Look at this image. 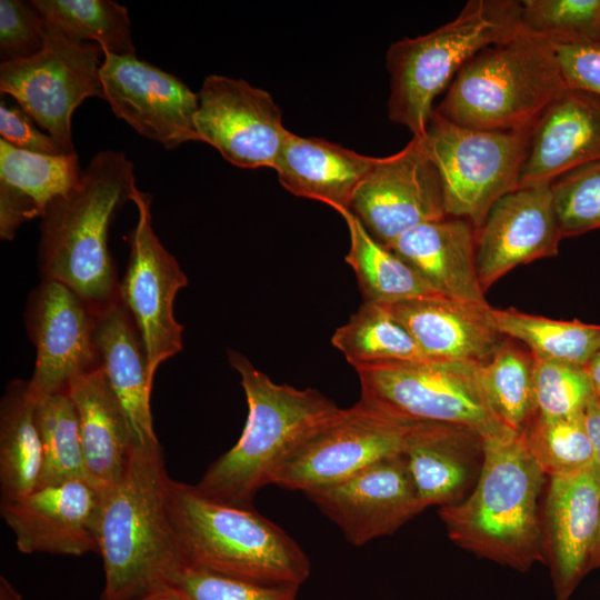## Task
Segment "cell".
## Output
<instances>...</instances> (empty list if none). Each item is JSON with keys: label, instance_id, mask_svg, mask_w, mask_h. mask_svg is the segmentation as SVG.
I'll list each match as a JSON object with an SVG mask.
<instances>
[{"label": "cell", "instance_id": "6da1fadb", "mask_svg": "<svg viewBox=\"0 0 600 600\" xmlns=\"http://www.w3.org/2000/svg\"><path fill=\"white\" fill-rule=\"evenodd\" d=\"M162 449L134 447L120 478L101 490V600H138L171 587L184 562L172 527Z\"/></svg>", "mask_w": 600, "mask_h": 600}, {"label": "cell", "instance_id": "7a4b0ae2", "mask_svg": "<svg viewBox=\"0 0 600 600\" xmlns=\"http://www.w3.org/2000/svg\"><path fill=\"white\" fill-rule=\"evenodd\" d=\"M137 189L133 164L123 152L93 156L78 186L53 200L41 217L43 279L63 283L93 310L119 299L108 232L116 212Z\"/></svg>", "mask_w": 600, "mask_h": 600}, {"label": "cell", "instance_id": "3957f363", "mask_svg": "<svg viewBox=\"0 0 600 600\" xmlns=\"http://www.w3.org/2000/svg\"><path fill=\"white\" fill-rule=\"evenodd\" d=\"M227 354L240 374L248 417L237 443L208 467L194 487L214 502L254 509L257 493L271 484L290 449L340 408L316 389L273 382L236 350Z\"/></svg>", "mask_w": 600, "mask_h": 600}, {"label": "cell", "instance_id": "277c9868", "mask_svg": "<svg viewBox=\"0 0 600 600\" xmlns=\"http://www.w3.org/2000/svg\"><path fill=\"white\" fill-rule=\"evenodd\" d=\"M543 477L519 434L484 441L472 493L439 507L449 538L480 558L519 571L544 561L538 516Z\"/></svg>", "mask_w": 600, "mask_h": 600}, {"label": "cell", "instance_id": "5b68a950", "mask_svg": "<svg viewBox=\"0 0 600 600\" xmlns=\"http://www.w3.org/2000/svg\"><path fill=\"white\" fill-rule=\"evenodd\" d=\"M168 507L184 567L266 586L299 587L310 574L299 544L254 509L214 502L171 478Z\"/></svg>", "mask_w": 600, "mask_h": 600}, {"label": "cell", "instance_id": "8992f818", "mask_svg": "<svg viewBox=\"0 0 600 600\" xmlns=\"http://www.w3.org/2000/svg\"><path fill=\"white\" fill-rule=\"evenodd\" d=\"M564 89L553 47L522 29L474 54L434 110L466 128L524 130Z\"/></svg>", "mask_w": 600, "mask_h": 600}, {"label": "cell", "instance_id": "52a82bcc", "mask_svg": "<svg viewBox=\"0 0 600 600\" xmlns=\"http://www.w3.org/2000/svg\"><path fill=\"white\" fill-rule=\"evenodd\" d=\"M521 30V1L470 0L452 21L393 42L387 51L389 119L413 137H422L434 99L459 70L482 49L506 42Z\"/></svg>", "mask_w": 600, "mask_h": 600}, {"label": "cell", "instance_id": "ba28073f", "mask_svg": "<svg viewBox=\"0 0 600 600\" xmlns=\"http://www.w3.org/2000/svg\"><path fill=\"white\" fill-rule=\"evenodd\" d=\"M363 402L408 423L460 426L482 440L517 437L490 404L479 379V364L424 359L354 368Z\"/></svg>", "mask_w": 600, "mask_h": 600}, {"label": "cell", "instance_id": "9c48e42d", "mask_svg": "<svg viewBox=\"0 0 600 600\" xmlns=\"http://www.w3.org/2000/svg\"><path fill=\"white\" fill-rule=\"evenodd\" d=\"M531 129L477 130L433 110L419 138L439 172L448 217L466 219L478 230L492 206L519 188Z\"/></svg>", "mask_w": 600, "mask_h": 600}, {"label": "cell", "instance_id": "30bf717a", "mask_svg": "<svg viewBox=\"0 0 600 600\" xmlns=\"http://www.w3.org/2000/svg\"><path fill=\"white\" fill-rule=\"evenodd\" d=\"M44 26L41 51L27 59L1 62L0 91L14 98L36 124L68 152L76 153L71 118L87 98L103 99V50L99 44L71 40Z\"/></svg>", "mask_w": 600, "mask_h": 600}, {"label": "cell", "instance_id": "8fae6325", "mask_svg": "<svg viewBox=\"0 0 600 600\" xmlns=\"http://www.w3.org/2000/svg\"><path fill=\"white\" fill-rule=\"evenodd\" d=\"M411 424L362 400L340 408L290 449L271 483L306 493L340 482L377 461L401 454Z\"/></svg>", "mask_w": 600, "mask_h": 600}, {"label": "cell", "instance_id": "7c38bea8", "mask_svg": "<svg viewBox=\"0 0 600 600\" xmlns=\"http://www.w3.org/2000/svg\"><path fill=\"white\" fill-rule=\"evenodd\" d=\"M131 201L138 221L130 236V257L119 283V299L133 320L153 382L159 366L183 348V326L174 318L173 303L188 278L153 231L151 196L137 189Z\"/></svg>", "mask_w": 600, "mask_h": 600}, {"label": "cell", "instance_id": "4fadbf2b", "mask_svg": "<svg viewBox=\"0 0 600 600\" xmlns=\"http://www.w3.org/2000/svg\"><path fill=\"white\" fill-rule=\"evenodd\" d=\"M194 124L199 141L243 169H273L289 131L269 92L218 74L202 82Z\"/></svg>", "mask_w": 600, "mask_h": 600}, {"label": "cell", "instance_id": "5bb4252c", "mask_svg": "<svg viewBox=\"0 0 600 600\" xmlns=\"http://www.w3.org/2000/svg\"><path fill=\"white\" fill-rule=\"evenodd\" d=\"M350 211L388 247L406 231L448 217L439 172L419 137L379 158L359 186Z\"/></svg>", "mask_w": 600, "mask_h": 600}, {"label": "cell", "instance_id": "9a60e30c", "mask_svg": "<svg viewBox=\"0 0 600 600\" xmlns=\"http://www.w3.org/2000/svg\"><path fill=\"white\" fill-rule=\"evenodd\" d=\"M103 100L142 137L166 149L199 141L194 119L198 93L174 74L136 54L103 51L100 67Z\"/></svg>", "mask_w": 600, "mask_h": 600}, {"label": "cell", "instance_id": "2e32d148", "mask_svg": "<svg viewBox=\"0 0 600 600\" xmlns=\"http://www.w3.org/2000/svg\"><path fill=\"white\" fill-rule=\"evenodd\" d=\"M27 324L37 349L28 381L36 399L67 392L74 378L99 367L94 310L63 283L43 279L32 291Z\"/></svg>", "mask_w": 600, "mask_h": 600}, {"label": "cell", "instance_id": "e0dca14e", "mask_svg": "<svg viewBox=\"0 0 600 600\" xmlns=\"http://www.w3.org/2000/svg\"><path fill=\"white\" fill-rule=\"evenodd\" d=\"M304 494L358 547L396 532L426 509L402 453Z\"/></svg>", "mask_w": 600, "mask_h": 600}, {"label": "cell", "instance_id": "ac0fdd59", "mask_svg": "<svg viewBox=\"0 0 600 600\" xmlns=\"http://www.w3.org/2000/svg\"><path fill=\"white\" fill-rule=\"evenodd\" d=\"M101 490L88 480L41 486L26 497L1 502V517L22 553H99Z\"/></svg>", "mask_w": 600, "mask_h": 600}, {"label": "cell", "instance_id": "d6986e66", "mask_svg": "<svg viewBox=\"0 0 600 600\" xmlns=\"http://www.w3.org/2000/svg\"><path fill=\"white\" fill-rule=\"evenodd\" d=\"M561 240L550 184L518 188L500 198L477 230L483 292L518 266L556 257Z\"/></svg>", "mask_w": 600, "mask_h": 600}, {"label": "cell", "instance_id": "ffe728a7", "mask_svg": "<svg viewBox=\"0 0 600 600\" xmlns=\"http://www.w3.org/2000/svg\"><path fill=\"white\" fill-rule=\"evenodd\" d=\"M543 549L557 600H569L592 569L600 521V470L596 464L550 478Z\"/></svg>", "mask_w": 600, "mask_h": 600}, {"label": "cell", "instance_id": "44dd1931", "mask_svg": "<svg viewBox=\"0 0 600 600\" xmlns=\"http://www.w3.org/2000/svg\"><path fill=\"white\" fill-rule=\"evenodd\" d=\"M600 160V97L566 88L534 122L519 188L551 184Z\"/></svg>", "mask_w": 600, "mask_h": 600}, {"label": "cell", "instance_id": "7402d4cb", "mask_svg": "<svg viewBox=\"0 0 600 600\" xmlns=\"http://www.w3.org/2000/svg\"><path fill=\"white\" fill-rule=\"evenodd\" d=\"M383 306L428 359L481 364L507 338L497 329L490 304L436 297Z\"/></svg>", "mask_w": 600, "mask_h": 600}, {"label": "cell", "instance_id": "603a6c76", "mask_svg": "<svg viewBox=\"0 0 600 600\" xmlns=\"http://www.w3.org/2000/svg\"><path fill=\"white\" fill-rule=\"evenodd\" d=\"M477 230L466 219L447 217L417 226L390 246L437 293L489 306L476 259Z\"/></svg>", "mask_w": 600, "mask_h": 600}, {"label": "cell", "instance_id": "cb8c5ba5", "mask_svg": "<svg viewBox=\"0 0 600 600\" xmlns=\"http://www.w3.org/2000/svg\"><path fill=\"white\" fill-rule=\"evenodd\" d=\"M94 343L133 447L158 443L150 411L153 382L133 320L120 299L94 310Z\"/></svg>", "mask_w": 600, "mask_h": 600}, {"label": "cell", "instance_id": "d4e9b609", "mask_svg": "<svg viewBox=\"0 0 600 600\" xmlns=\"http://www.w3.org/2000/svg\"><path fill=\"white\" fill-rule=\"evenodd\" d=\"M378 159L289 130L273 169L289 192L323 202L340 212L350 210L359 186Z\"/></svg>", "mask_w": 600, "mask_h": 600}, {"label": "cell", "instance_id": "484cf974", "mask_svg": "<svg viewBox=\"0 0 600 600\" xmlns=\"http://www.w3.org/2000/svg\"><path fill=\"white\" fill-rule=\"evenodd\" d=\"M483 440L454 424L412 423L402 456L424 508L458 502Z\"/></svg>", "mask_w": 600, "mask_h": 600}, {"label": "cell", "instance_id": "4316f807", "mask_svg": "<svg viewBox=\"0 0 600 600\" xmlns=\"http://www.w3.org/2000/svg\"><path fill=\"white\" fill-rule=\"evenodd\" d=\"M77 153L47 156L0 139V237L11 240L23 222L42 217L48 206L80 182Z\"/></svg>", "mask_w": 600, "mask_h": 600}, {"label": "cell", "instance_id": "83f0119b", "mask_svg": "<svg viewBox=\"0 0 600 600\" xmlns=\"http://www.w3.org/2000/svg\"><path fill=\"white\" fill-rule=\"evenodd\" d=\"M67 393L78 416L88 479L104 490L120 480L134 448L126 419L100 364L74 378Z\"/></svg>", "mask_w": 600, "mask_h": 600}, {"label": "cell", "instance_id": "f1b7e54d", "mask_svg": "<svg viewBox=\"0 0 600 600\" xmlns=\"http://www.w3.org/2000/svg\"><path fill=\"white\" fill-rule=\"evenodd\" d=\"M36 401L29 382L21 380L10 382L1 399V502L21 499L40 486L44 459Z\"/></svg>", "mask_w": 600, "mask_h": 600}, {"label": "cell", "instance_id": "f546056e", "mask_svg": "<svg viewBox=\"0 0 600 600\" xmlns=\"http://www.w3.org/2000/svg\"><path fill=\"white\" fill-rule=\"evenodd\" d=\"M338 213L344 219L350 236L346 262L357 276L364 301L390 304L442 297L404 260L371 237L350 210Z\"/></svg>", "mask_w": 600, "mask_h": 600}, {"label": "cell", "instance_id": "4dcf8cb0", "mask_svg": "<svg viewBox=\"0 0 600 600\" xmlns=\"http://www.w3.org/2000/svg\"><path fill=\"white\" fill-rule=\"evenodd\" d=\"M491 317L503 336L544 360L584 367L600 349V324L553 320L514 308H491Z\"/></svg>", "mask_w": 600, "mask_h": 600}, {"label": "cell", "instance_id": "1f68e13d", "mask_svg": "<svg viewBox=\"0 0 600 600\" xmlns=\"http://www.w3.org/2000/svg\"><path fill=\"white\" fill-rule=\"evenodd\" d=\"M331 343L353 368L428 359L386 306L368 301H363L349 321L334 331Z\"/></svg>", "mask_w": 600, "mask_h": 600}, {"label": "cell", "instance_id": "d6a6232c", "mask_svg": "<svg viewBox=\"0 0 600 600\" xmlns=\"http://www.w3.org/2000/svg\"><path fill=\"white\" fill-rule=\"evenodd\" d=\"M44 23L114 54H136L126 7L112 0H32Z\"/></svg>", "mask_w": 600, "mask_h": 600}, {"label": "cell", "instance_id": "836d02e7", "mask_svg": "<svg viewBox=\"0 0 600 600\" xmlns=\"http://www.w3.org/2000/svg\"><path fill=\"white\" fill-rule=\"evenodd\" d=\"M533 366L530 350L508 337L479 364V379L490 404L517 433L534 414Z\"/></svg>", "mask_w": 600, "mask_h": 600}, {"label": "cell", "instance_id": "e575fe53", "mask_svg": "<svg viewBox=\"0 0 600 600\" xmlns=\"http://www.w3.org/2000/svg\"><path fill=\"white\" fill-rule=\"evenodd\" d=\"M36 421L44 459L39 487L72 479L89 481L78 416L69 394L61 392L38 398Z\"/></svg>", "mask_w": 600, "mask_h": 600}, {"label": "cell", "instance_id": "d590c367", "mask_svg": "<svg viewBox=\"0 0 600 600\" xmlns=\"http://www.w3.org/2000/svg\"><path fill=\"white\" fill-rule=\"evenodd\" d=\"M519 436L537 466L550 478L594 464L584 413L563 418L533 414Z\"/></svg>", "mask_w": 600, "mask_h": 600}, {"label": "cell", "instance_id": "8d00e7d4", "mask_svg": "<svg viewBox=\"0 0 600 600\" xmlns=\"http://www.w3.org/2000/svg\"><path fill=\"white\" fill-rule=\"evenodd\" d=\"M522 29L552 46L600 43V0L521 1Z\"/></svg>", "mask_w": 600, "mask_h": 600}, {"label": "cell", "instance_id": "74e56055", "mask_svg": "<svg viewBox=\"0 0 600 600\" xmlns=\"http://www.w3.org/2000/svg\"><path fill=\"white\" fill-rule=\"evenodd\" d=\"M534 414L563 418L584 413L596 398L583 367L534 357Z\"/></svg>", "mask_w": 600, "mask_h": 600}, {"label": "cell", "instance_id": "f35d334b", "mask_svg": "<svg viewBox=\"0 0 600 600\" xmlns=\"http://www.w3.org/2000/svg\"><path fill=\"white\" fill-rule=\"evenodd\" d=\"M550 187L562 239L600 229V160L562 174Z\"/></svg>", "mask_w": 600, "mask_h": 600}, {"label": "cell", "instance_id": "ab89813d", "mask_svg": "<svg viewBox=\"0 0 600 600\" xmlns=\"http://www.w3.org/2000/svg\"><path fill=\"white\" fill-rule=\"evenodd\" d=\"M171 587L187 600H296L299 587L266 586L184 567Z\"/></svg>", "mask_w": 600, "mask_h": 600}, {"label": "cell", "instance_id": "60d3db41", "mask_svg": "<svg viewBox=\"0 0 600 600\" xmlns=\"http://www.w3.org/2000/svg\"><path fill=\"white\" fill-rule=\"evenodd\" d=\"M46 26L31 1H0V56L2 62L27 59L41 51Z\"/></svg>", "mask_w": 600, "mask_h": 600}, {"label": "cell", "instance_id": "b9f144b4", "mask_svg": "<svg viewBox=\"0 0 600 600\" xmlns=\"http://www.w3.org/2000/svg\"><path fill=\"white\" fill-rule=\"evenodd\" d=\"M31 117L21 108L10 107L1 101V139L14 148L47 156L69 154L56 139L34 126Z\"/></svg>", "mask_w": 600, "mask_h": 600}, {"label": "cell", "instance_id": "7bdbcfd3", "mask_svg": "<svg viewBox=\"0 0 600 600\" xmlns=\"http://www.w3.org/2000/svg\"><path fill=\"white\" fill-rule=\"evenodd\" d=\"M552 47L566 88L600 97V43Z\"/></svg>", "mask_w": 600, "mask_h": 600}, {"label": "cell", "instance_id": "ee69618b", "mask_svg": "<svg viewBox=\"0 0 600 600\" xmlns=\"http://www.w3.org/2000/svg\"><path fill=\"white\" fill-rule=\"evenodd\" d=\"M584 423L593 450L594 464L600 470V399L597 397L584 411Z\"/></svg>", "mask_w": 600, "mask_h": 600}, {"label": "cell", "instance_id": "f6af8a7d", "mask_svg": "<svg viewBox=\"0 0 600 600\" xmlns=\"http://www.w3.org/2000/svg\"><path fill=\"white\" fill-rule=\"evenodd\" d=\"M592 384L594 396L600 399V349L583 367Z\"/></svg>", "mask_w": 600, "mask_h": 600}, {"label": "cell", "instance_id": "bcb514c9", "mask_svg": "<svg viewBox=\"0 0 600 600\" xmlns=\"http://www.w3.org/2000/svg\"><path fill=\"white\" fill-rule=\"evenodd\" d=\"M138 600H187L177 589L170 587L158 592L151 593Z\"/></svg>", "mask_w": 600, "mask_h": 600}, {"label": "cell", "instance_id": "7dc6e473", "mask_svg": "<svg viewBox=\"0 0 600 600\" xmlns=\"http://www.w3.org/2000/svg\"><path fill=\"white\" fill-rule=\"evenodd\" d=\"M0 600H22L21 594L3 576L0 577Z\"/></svg>", "mask_w": 600, "mask_h": 600}, {"label": "cell", "instance_id": "c3c4849f", "mask_svg": "<svg viewBox=\"0 0 600 600\" xmlns=\"http://www.w3.org/2000/svg\"><path fill=\"white\" fill-rule=\"evenodd\" d=\"M600 568V521H599V531L594 549V554L592 559V569Z\"/></svg>", "mask_w": 600, "mask_h": 600}]
</instances>
